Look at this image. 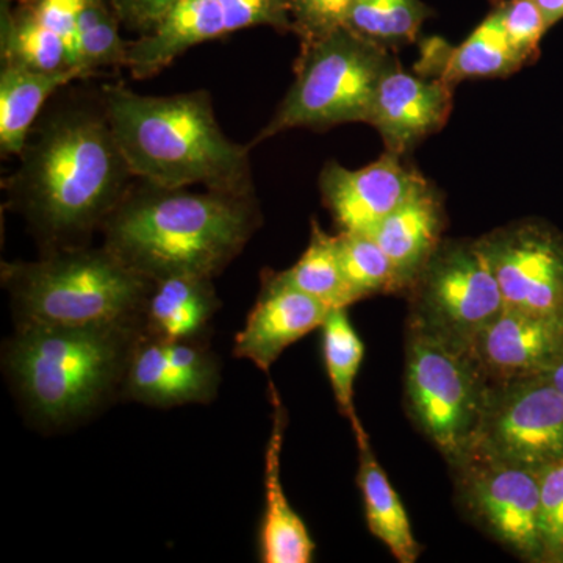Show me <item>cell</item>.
<instances>
[{
    "mask_svg": "<svg viewBox=\"0 0 563 563\" xmlns=\"http://www.w3.org/2000/svg\"><path fill=\"white\" fill-rule=\"evenodd\" d=\"M135 180L99 92L62 103L33 128L3 190L51 252L87 246Z\"/></svg>",
    "mask_w": 563,
    "mask_h": 563,
    "instance_id": "cell-1",
    "label": "cell"
},
{
    "mask_svg": "<svg viewBox=\"0 0 563 563\" xmlns=\"http://www.w3.org/2000/svg\"><path fill=\"white\" fill-rule=\"evenodd\" d=\"M262 224L255 192L133 181L103 224V246L152 282L176 274L217 277Z\"/></svg>",
    "mask_w": 563,
    "mask_h": 563,
    "instance_id": "cell-2",
    "label": "cell"
},
{
    "mask_svg": "<svg viewBox=\"0 0 563 563\" xmlns=\"http://www.w3.org/2000/svg\"><path fill=\"white\" fill-rule=\"evenodd\" d=\"M101 96L135 179L166 188L255 192L252 146L225 135L209 91L146 96L113 84Z\"/></svg>",
    "mask_w": 563,
    "mask_h": 563,
    "instance_id": "cell-3",
    "label": "cell"
},
{
    "mask_svg": "<svg viewBox=\"0 0 563 563\" xmlns=\"http://www.w3.org/2000/svg\"><path fill=\"white\" fill-rule=\"evenodd\" d=\"M141 322L21 324L7 344L5 368L33 420L66 426L122 393Z\"/></svg>",
    "mask_w": 563,
    "mask_h": 563,
    "instance_id": "cell-4",
    "label": "cell"
},
{
    "mask_svg": "<svg viewBox=\"0 0 563 563\" xmlns=\"http://www.w3.org/2000/svg\"><path fill=\"white\" fill-rule=\"evenodd\" d=\"M18 325L141 322L154 282L106 246L44 252L35 262L2 263Z\"/></svg>",
    "mask_w": 563,
    "mask_h": 563,
    "instance_id": "cell-5",
    "label": "cell"
},
{
    "mask_svg": "<svg viewBox=\"0 0 563 563\" xmlns=\"http://www.w3.org/2000/svg\"><path fill=\"white\" fill-rule=\"evenodd\" d=\"M393 62L387 46L350 27L302 43L290 90L251 146L292 129L368 122L377 84Z\"/></svg>",
    "mask_w": 563,
    "mask_h": 563,
    "instance_id": "cell-6",
    "label": "cell"
},
{
    "mask_svg": "<svg viewBox=\"0 0 563 563\" xmlns=\"http://www.w3.org/2000/svg\"><path fill=\"white\" fill-rule=\"evenodd\" d=\"M407 292L409 332L463 352L504 310L501 288L479 240H443Z\"/></svg>",
    "mask_w": 563,
    "mask_h": 563,
    "instance_id": "cell-7",
    "label": "cell"
},
{
    "mask_svg": "<svg viewBox=\"0 0 563 563\" xmlns=\"http://www.w3.org/2000/svg\"><path fill=\"white\" fill-rule=\"evenodd\" d=\"M487 390V377L470 352L453 350L424 333L409 332L407 410L450 465L468 451Z\"/></svg>",
    "mask_w": 563,
    "mask_h": 563,
    "instance_id": "cell-8",
    "label": "cell"
},
{
    "mask_svg": "<svg viewBox=\"0 0 563 563\" xmlns=\"http://www.w3.org/2000/svg\"><path fill=\"white\" fill-rule=\"evenodd\" d=\"M466 453L533 472L561 461L563 396L544 374L488 383L483 415Z\"/></svg>",
    "mask_w": 563,
    "mask_h": 563,
    "instance_id": "cell-9",
    "label": "cell"
},
{
    "mask_svg": "<svg viewBox=\"0 0 563 563\" xmlns=\"http://www.w3.org/2000/svg\"><path fill=\"white\" fill-rule=\"evenodd\" d=\"M470 517L523 561L542 563L539 472L466 453L451 463Z\"/></svg>",
    "mask_w": 563,
    "mask_h": 563,
    "instance_id": "cell-10",
    "label": "cell"
},
{
    "mask_svg": "<svg viewBox=\"0 0 563 563\" xmlns=\"http://www.w3.org/2000/svg\"><path fill=\"white\" fill-rule=\"evenodd\" d=\"M254 27L292 31L288 0H179L151 32L129 43L125 68L133 79H151L192 47Z\"/></svg>",
    "mask_w": 563,
    "mask_h": 563,
    "instance_id": "cell-11",
    "label": "cell"
},
{
    "mask_svg": "<svg viewBox=\"0 0 563 563\" xmlns=\"http://www.w3.org/2000/svg\"><path fill=\"white\" fill-rule=\"evenodd\" d=\"M501 288L504 309L563 317V233L523 220L481 236Z\"/></svg>",
    "mask_w": 563,
    "mask_h": 563,
    "instance_id": "cell-12",
    "label": "cell"
},
{
    "mask_svg": "<svg viewBox=\"0 0 563 563\" xmlns=\"http://www.w3.org/2000/svg\"><path fill=\"white\" fill-rule=\"evenodd\" d=\"M220 383V363L201 340H163L143 332L133 347L121 395L168 409L213 401Z\"/></svg>",
    "mask_w": 563,
    "mask_h": 563,
    "instance_id": "cell-13",
    "label": "cell"
},
{
    "mask_svg": "<svg viewBox=\"0 0 563 563\" xmlns=\"http://www.w3.org/2000/svg\"><path fill=\"white\" fill-rule=\"evenodd\" d=\"M424 181L387 151L361 169L329 162L321 172L320 190L340 232L372 233Z\"/></svg>",
    "mask_w": 563,
    "mask_h": 563,
    "instance_id": "cell-14",
    "label": "cell"
},
{
    "mask_svg": "<svg viewBox=\"0 0 563 563\" xmlns=\"http://www.w3.org/2000/svg\"><path fill=\"white\" fill-rule=\"evenodd\" d=\"M468 352L488 383L544 374L563 352V317L504 309Z\"/></svg>",
    "mask_w": 563,
    "mask_h": 563,
    "instance_id": "cell-15",
    "label": "cell"
},
{
    "mask_svg": "<svg viewBox=\"0 0 563 563\" xmlns=\"http://www.w3.org/2000/svg\"><path fill=\"white\" fill-rule=\"evenodd\" d=\"M453 87L404 73L393 62L377 84L368 124L379 131L388 152L402 155L443 128L453 109Z\"/></svg>",
    "mask_w": 563,
    "mask_h": 563,
    "instance_id": "cell-16",
    "label": "cell"
},
{
    "mask_svg": "<svg viewBox=\"0 0 563 563\" xmlns=\"http://www.w3.org/2000/svg\"><path fill=\"white\" fill-rule=\"evenodd\" d=\"M331 310L312 296L284 284L276 272H265L261 295L236 335L233 354L268 373L282 352L321 328Z\"/></svg>",
    "mask_w": 563,
    "mask_h": 563,
    "instance_id": "cell-17",
    "label": "cell"
},
{
    "mask_svg": "<svg viewBox=\"0 0 563 563\" xmlns=\"http://www.w3.org/2000/svg\"><path fill=\"white\" fill-rule=\"evenodd\" d=\"M273 426L265 451V512L261 526V559L265 563H310L314 542L282 485L280 461L288 415L276 385L269 380Z\"/></svg>",
    "mask_w": 563,
    "mask_h": 563,
    "instance_id": "cell-18",
    "label": "cell"
},
{
    "mask_svg": "<svg viewBox=\"0 0 563 563\" xmlns=\"http://www.w3.org/2000/svg\"><path fill=\"white\" fill-rule=\"evenodd\" d=\"M444 220L442 199L426 180L372 232L393 263L399 292L409 291L439 250Z\"/></svg>",
    "mask_w": 563,
    "mask_h": 563,
    "instance_id": "cell-19",
    "label": "cell"
},
{
    "mask_svg": "<svg viewBox=\"0 0 563 563\" xmlns=\"http://www.w3.org/2000/svg\"><path fill=\"white\" fill-rule=\"evenodd\" d=\"M420 66L428 76L454 85L462 80L507 77L523 68L525 63L510 46L496 7L459 46L437 38L426 41Z\"/></svg>",
    "mask_w": 563,
    "mask_h": 563,
    "instance_id": "cell-20",
    "label": "cell"
},
{
    "mask_svg": "<svg viewBox=\"0 0 563 563\" xmlns=\"http://www.w3.org/2000/svg\"><path fill=\"white\" fill-rule=\"evenodd\" d=\"M87 70L73 66L35 70L16 65L0 68V152L20 157L46 102L70 81L88 79Z\"/></svg>",
    "mask_w": 563,
    "mask_h": 563,
    "instance_id": "cell-21",
    "label": "cell"
},
{
    "mask_svg": "<svg viewBox=\"0 0 563 563\" xmlns=\"http://www.w3.org/2000/svg\"><path fill=\"white\" fill-rule=\"evenodd\" d=\"M220 306L213 279L176 274L154 280L141 325L157 339L201 340Z\"/></svg>",
    "mask_w": 563,
    "mask_h": 563,
    "instance_id": "cell-22",
    "label": "cell"
},
{
    "mask_svg": "<svg viewBox=\"0 0 563 563\" xmlns=\"http://www.w3.org/2000/svg\"><path fill=\"white\" fill-rule=\"evenodd\" d=\"M355 442L358 448L357 484L369 531L390 550L396 561L413 563L420 558L421 544L415 539L406 507L377 462L368 433H355Z\"/></svg>",
    "mask_w": 563,
    "mask_h": 563,
    "instance_id": "cell-23",
    "label": "cell"
},
{
    "mask_svg": "<svg viewBox=\"0 0 563 563\" xmlns=\"http://www.w3.org/2000/svg\"><path fill=\"white\" fill-rule=\"evenodd\" d=\"M0 58L2 65L35 70L73 68V55L60 35L33 14L25 0L0 2Z\"/></svg>",
    "mask_w": 563,
    "mask_h": 563,
    "instance_id": "cell-24",
    "label": "cell"
},
{
    "mask_svg": "<svg viewBox=\"0 0 563 563\" xmlns=\"http://www.w3.org/2000/svg\"><path fill=\"white\" fill-rule=\"evenodd\" d=\"M276 276L331 309H347L354 303L340 263L339 236L325 232L317 221L312 222L309 246L301 258Z\"/></svg>",
    "mask_w": 563,
    "mask_h": 563,
    "instance_id": "cell-25",
    "label": "cell"
},
{
    "mask_svg": "<svg viewBox=\"0 0 563 563\" xmlns=\"http://www.w3.org/2000/svg\"><path fill=\"white\" fill-rule=\"evenodd\" d=\"M325 372L340 412L355 433L365 431L355 412L354 384L365 354L361 336L352 328L347 309H332L321 325Z\"/></svg>",
    "mask_w": 563,
    "mask_h": 563,
    "instance_id": "cell-26",
    "label": "cell"
},
{
    "mask_svg": "<svg viewBox=\"0 0 563 563\" xmlns=\"http://www.w3.org/2000/svg\"><path fill=\"white\" fill-rule=\"evenodd\" d=\"M129 43L110 0H84L77 20L76 66L90 76L102 68H125Z\"/></svg>",
    "mask_w": 563,
    "mask_h": 563,
    "instance_id": "cell-27",
    "label": "cell"
},
{
    "mask_svg": "<svg viewBox=\"0 0 563 563\" xmlns=\"http://www.w3.org/2000/svg\"><path fill=\"white\" fill-rule=\"evenodd\" d=\"M429 16L421 0H352L346 27L388 47L417 38Z\"/></svg>",
    "mask_w": 563,
    "mask_h": 563,
    "instance_id": "cell-28",
    "label": "cell"
},
{
    "mask_svg": "<svg viewBox=\"0 0 563 563\" xmlns=\"http://www.w3.org/2000/svg\"><path fill=\"white\" fill-rule=\"evenodd\" d=\"M339 254L352 301L399 292L395 268L372 233L340 232Z\"/></svg>",
    "mask_w": 563,
    "mask_h": 563,
    "instance_id": "cell-29",
    "label": "cell"
},
{
    "mask_svg": "<svg viewBox=\"0 0 563 563\" xmlns=\"http://www.w3.org/2000/svg\"><path fill=\"white\" fill-rule=\"evenodd\" d=\"M539 479L542 563H558L563 555V459L540 470Z\"/></svg>",
    "mask_w": 563,
    "mask_h": 563,
    "instance_id": "cell-30",
    "label": "cell"
},
{
    "mask_svg": "<svg viewBox=\"0 0 563 563\" xmlns=\"http://www.w3.org/2000/svg\"><path fill=\"white\" fill-rule=\"evenodd\" d=\"M498 10L507 40L526 65L539 51L540 41L550 31V25L536 0H507L499 3Z\"/></svg>",
    "mask_w": 563,
    "mask_h": 563,
    "instance_id": "cell-31",
    "label": "cell"
},
{
    "mask_svg": "<svg viewBox=\"0 0 563 563\" xmlns=\"http://www.w3.org/2000/svg\"><path fill=\"white\" fill-rule=\"evenodd\" d=\"M352 0H288L292 32L302 43L321 38L336 29L346 27Z\"/></svg>",
    "mask_w": 563,
    "mask_h": 563,
    "instance_id": "cell-32",
    "label": "cell"
},
{
    "mask_svg": "<svg viewBox=\"0 0 563 563\" xmlns=\"http://www.w3.org/2000/svg\"><path fill=\"white\" fill-rule=\"evenodd\" d=\"M33 14L68 44L76 66L77 20L84 0H25Z\"/></svg>",
    "mask_w": 563,
    "mask_h": 563,
    "instance_id": "cell-33",
    "label": "cell"
},
{
    "mask_svg": "<svg viewBox=\"0 0 563 563\" xmlns=\"http://www.w3.org/2000/svg\"><path fill=\"white\" fill-rule=\"evenodd\" d=\"M179 0H110L121 24L143 35L151 32Z\"/></svg>",
    "mask_w": 563,
    "mask_h": 563,
    "instance_id": "cell-34",
    "label": "cell"
},
{
    "mask_svg": "<svg viewBox=\"0 0 563 563\" xmlns=\"http://www.w3.org/2000/svg\"><path fill=\"white\" fill-rule=\"evenodd\" d=\"M550 29L563 20V0H536Z\"/></svg>",
    "mask_w": 563,
    "mask_h": 563,
    "instance_id": "cell-35",
    "label": "cell"
},
{
    "mask_svg": "<svg viewBox=\"0 0 563 563\" xmlns=\"http://www.w3.org/2000/svg\"><path fill=\"white\" fill-rule=\"evenodd\" d=\"M544 376L551 380V384H553L554 387L558 388V391L563 396V352L561 357L554 362V365L544 373Z\"/></svg>",
    "mask_w": 563,
    "mask_h": 563,
    "instance_id": "cell-36",
    "label": "cell"
},
{
    "mask_svg": "<svg viewBox=\"0 0 563 563\" xmlns=\"http://www.w3.org/2000/svg\"><path fill=\"white\" fill-rule=\"evenodd\" d=\"M558 563H563V555L561 559H559V562Z\"/></svg>",
    "mask_w": 563,
    "mask_h": 563,
    "instance_id": "cell-37",
    "label": "cell"
}]
</instances>
